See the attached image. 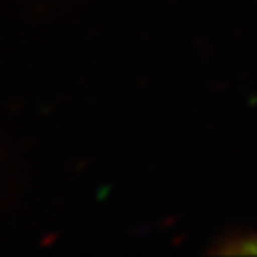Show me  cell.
I'll return each mask as SVG.
<instances>
[{
	"mask_svg": "<svg viewBox=\"0 0 257 257\" xmlns=\"http://www.w3.org/2000/svg\"><path fill=\"white\" fill-rule=\"evenodd\" d=\"M227 251L233 253H257V237H243V239H235Z\"/></svg>",
	"mask_w": 257,
	"mask_h": 257,
	"instance_id": "1",
	"label": "cell"
}]
</instances>
